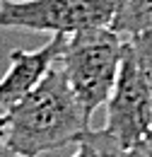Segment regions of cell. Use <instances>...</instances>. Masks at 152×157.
I'll return each mask as SVG.
<instances>
[{"label": "cell", "mask_w": 152, "mask_h": 157, "mask_svg": "<svg viewBox=\"0 0 152 157\" xmlns=\"http://www.w3.org/2000/svg\"><path fill=\"white\" fill-rule=\"evenodd\" d=\"M114 12L116 0H0V27L70 36L111 27Z\"/></svg>", "instance_id": "obj_3"}, {"label": "cell", "mask_w": 152, "mask_h": 157, "mask_svg": "<svg viewBox=\"0 0 152 157\" xmlns=\"http://www.w3.org/2000/svg\"><path fill=\"white\" fill-rule=\"evenodd\" d=\"M65 34H53L41 48L24 51L12 48L10 51V65L5 75L0 78V114L5 116L24 94H29L44 75L56 65L58 56L63 51Z\"/></svg>", "instance_id": "obj_5"}, {"label": "cell", "mask_w": 152, "mask_h": 157, "mask_svg": "<svg viewBox=\"0 0 152 157\" xmlns=\"http://www.w3.org/2000/svg\"><path fill=\"white\" fill-rule=\"evenodd\" d=\"M2 138H5V116L0 114V143H2Z\"/></svg>", "instance_id": "obj_12"}, {"label": "cell", "mask_w": 152, "mask_h": 157, "mask_svg": "<svg viewBox=\"0 0 152 157\" xmlns=\"http://www.w3.org/2000/svg\"><path fill=\"white\" fill-rule=\"evenodd\" d=\"M80 140H87L97 152H99V157H140L135 150H126V147L116 145L104 131H92V128H87V131L80 136Z\"/></svg>", "instance_id": "obj_8"}, {"label": "cell", "mask_w": 152, "mask_h": 157, "mask_svg": "<svg viewBox=\"0 0 152 157\" xmlns=\"http://www.w3.org/2000/svg\"><path fill=\"white\" fill-rule=\"evenodd\" d=\"M75 145H77V152H75L73 157H99V152H97V150L89 145V143H87V140H77Z\"/></svg>", "instance_id": "obj_9"}, {"label": "cell", "mask_w": 152, "mask_h": 157, "mask_svg": "<svg viewBox=\"0 0 152 157\" xmlns=\"http://www.w3.org/2000/svg\"><path fill=\"white\" fill-rule=\"evenodd\" d=\"M131 51H133V58L142 73V80L147 85V94H150V106H152V32L147 34H140L133 39H126Z\"/></svg>", "instance_id": "obj_7"}, {"label": "cell", "mask_w": 152, "mask_h": 157, "mask_svg": "<svg viewBox=\"0 0 152 157\" xmlns=\"http://www.w3.org/2000/svg\"><path fill=\"white\" fill-rule=\"evenodd\" d=\"M111 29L123 39L152 32V0H116Z\"/></svg>", "instance_id": "obj_6"}, {"label": "cell", "mask_w": 152, "mask_h": 157, "mask_svg": "<svg viewBox=\"0 0 152 157\" xmlns=\"http://www.w3.org/2000/svg\"><path fill=\"white\" fill-rule=\"evenodd\" d=\"M0 157H27V155H22V152H17V150L7 147L5 143H0Z\"/></svg>", "instance_id": "obj_10"}, {"label": "cell", "mask_w": 152, "mask_h": 157, "mask_svg": "<svg viewBox=\"0 0 152 157\" xmlns=\"http://www.w3.org/2000/svg\"><path fill=\"white\" fill-rule=\"evenodd\" d=\"M89 128L63 70L53 65L36 87L5 114L2 143L27 157L73 145Z\"/></svg>", "instance_id": "obj_1"}, {"label": "cell", "mask_w": 152, "mask_h": 157, "mask_svg": "<svg viewBox=\"0 0 152 157\" xmlns=\"http://www.w3.org/2000/svg\"><path fill=\"white\" fill-rule=\"evenodd\" d=\"M101 131L126 150H135L152 140L150 94L128 41H126L116 85L106 99V123Z\"/></svg>", "instance_id": "obj_4"}, {"label": "cell", "mask_w": 152, "mask_h": 157, "mask_svg": "<svg viewBox=\"0 0 152 157\" xmlns=\"http://www.w3.org/2000/svg\"><path fill=\"white\" fill-rule=\"evenodd\" d=\"M126 51V39L111 27L82 29L65 36L56 65L63 70L75 99L87 118H92L111 94Z\"/></svg>", "instance_id": "obj_2"}, {"label": "cell", "mask_w": 152, "mask_h": 157, "mask_svg": "<svg viewBox=\"0 0 152 157\" xmlns=\"http://www.w3.org/2000/svg\"><path fill=\"white\" fill-rule=\"evenodd\" d=\"M135 152L140 157H152V140H147V143L140 145V147H135Z\"/></svg>", "instance_id": "obj_11"}]
</instances>
